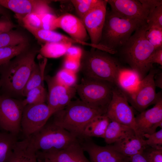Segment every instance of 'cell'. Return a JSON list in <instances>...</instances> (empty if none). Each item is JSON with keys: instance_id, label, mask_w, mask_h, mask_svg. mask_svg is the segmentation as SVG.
I'll use <instances>...</instances> for the list:
<instances>
[{"instance_id": "17", "label": "cell", "mask_w": 162, "mask_h": 162, "mask_svg": "<svg viewBox=\"0 0 162 162\" xmlns=\"http://www.w3.org/2000/svg\"><path fill=\"white\" fill-rule=\"evenodd\" d=\"M106 1L113 11L130 19L146 22L148 13L139 0Z\"/></svg>"}, {"instance_id": "38", "label": "cell", "mask_w": 162, "mask_h": 162, "mask_svg": "<svg viewBox=\"0 0 162 162\" xmlns=\"http://www.w3.org/2000/svg\"><path fill=\"white\" fill-rule=\"evenodd\" d=\"M41 21V28L53 31L57 28V17L52 13H48L39 16Z\"/></svg>"}, {"instance_id": "46", "label": "cell", "mask_w": 162, "mask_h": 162, "mask_svg": "<svg viewBox=\"0 0 162 162\" xmlns=\"http://www.w3.org/2000/svg\"><path fill=\"white\" fill-rule=\"evenodd\" d=\"M129 161L130 162H148L145 152L130 156L129 157Z\"/></svg>"}, {"instance_id": "4", "label": "cell", "mask_w": 162, "mask_h": 162, "mask_svg": "<svg viewBox=\"0 0 162 162\" xmlns=\"http://www.w3.org/2000/svg\"><path fill=\"white\" fill-rule=\"evenodd\" d=\"M106 110L90 105L81 100L71 101L64 109L52 115V121L80 140L88 122L97 116L105 114Z\"/></svg>"}, {"instance_id": "1", "label": "cell", "mask_w": 162, "mask_h": 162, "mask_svg": "<svg viewBox=\"0 0 162 162\" xmlns=\"http://www.w3.org/2000/svg\"><path fill=\"white\" fill-rule=\"evenodd\" d=\"M146 22L126 17L111 10L106 11L101 38L98 44L103 51L116 54L132 33Z\"/></svg>"}, {"instance_id": "36", "label": "cell", "mask_w": 162, "mask_h": 162, "mask_svg": "<svg viewBox=\"0 0 162 162\" xmlns=\"http://www.w3.org/2000/svg\"><path fill=\"white\" fill-rule=\"evenodd\" d=\"M146 145L151 148L162 149V128L159 130L150 134L143 136Z\"/></svg>"}, {"instance_id": "41", "label": "cell", "mask_w": 162, "mask_h": 162, "mask_svg": "<svg viewBox=\"0 0 162 162\" xmlns=\"http://www.w3.org/2000/svg\"><path fill=\"white\" fill-rule=\"evenodd\" d=\"M80 60L66 57L64 62V68L76 73L80 69Z\"/></svg>"}, {"instance_id": "9", "label": "cell", "mask_w": 162, "mask_h": 162, "mask_svg": "<svg viewBox=\"0 0 162 162\" xmlns=\"http://www.w3.org/2000/svg\"><path fill=\"white\" fill-rule=\"evenodd\" d=\"M158 70L151 69L140 81L135 91L132 94L126 95L128 101L133 108L140 112L149 106L155 104L161 95L157 94L154 82V77Z\"/></svg>"}, {"instance_id": "23", "label": "cell", "mask_w": 162, "mask_h": 162, "mask_svg": "<svg viewBox=\"0 0 162 162\" xmlns=\"http://www.w3.org/2000/svg\"><path fill=\"white\" fill-rule=\"evenodd\" d=\"M36 0H0V5L13 11L18 19L22 20L32 13Z\"/></svg>"}, {"instance_id": "48", "label": "cell", "mask_w": 162, "mask_h": 162, "mask_svg": "<svg viewBox=\"0 0 162 162\" xmlns=\"http://www.w3.org/2000/svg\"><path fill=\"white\" fill-rule=\"evenodd\" d=\"M43 162H56L54 160L47 158H43L40 159Z\"/></svg>"}, {"instance_id": "39", "label": "cell", "mask_w": 162, "mask_h": 162, "mask_svg": "<svg viewBox=\"0 0 162 162\" xmlns=\"http://www.w3.org/2000/svg\"><path fill=\"white\" fill-rule=\"evenodd\" d=\"M49 2L44 0H36L32 12L39 16L48 13H51Z\"/></svg>"}, {"instance_id": "10", "label": "cell", "mask_w": 162, "mask_h": 162, "mask_svg": "<svg viewBox=\"0 0 162 162\" xmlns=\"http://www.w3.org/2000/svg\"><path fill=\"white\" fill-rule=\"evenodd\" d=\"M24 106L22 100L0 96V127L17 136L21 131V121Z\"/></svg>"}, {"instance_id": "5", "label": "cell", "mask_w": 162, "mask_h": 162, "mask_svg": "<svg viewBox=\"0 0 162 162\" xmlns=\"http://www.w3.org/2000/svg\"><path fill=\"white\" fill-rule=\"evenodd\" d=\"M122 67L117 58L106 52L93 47L89 51H82L80 69L84 77L114 85Z\"/></svg>"}, {"instance_id": "40", "label": "cell", "mask_w": 162, "mask_h": 162, "mask_svg": "<svg viewBox=\"0 0 162 162\" xmlns=\"http://www.w3.org/2000/svg\"><path fill=\"white\" fill-rule=\"evenodd\" d=\"M151 148L145 152L148 162H162V149Z\"/></svg>"}, {"instance_id": "31", "label": "cell", "mask_w": 162, "mask_h": 162, "mask_svg": "<svg viewBox=\"0 0 162 162\" xmlns=\"http://www.w3.org/2000/svg\"><path fill=\"white\" fill-rule=\"evenodd\" d=\"M27 43V40L19 32L11 30L0 34V48Z\"/></svg>"}, {"instance_id": "26", "label": "cell", "mask_w": 162, "mask_h": 162, "mask_svg": "<svg viewBox=\"0 0 162 162\" xmlns=\"http://www.w3.org/2000/svg\"><path fill=\"white\" fill-rule=\"evenodd\" d=\"M17 141V136L0 132V162H7Z\"/></svg>"}, {"instance_id": "33", "label": "cell", "mask_w": 162, "mask_h": 162, "mask_svg": "<svg viewBox=\"0 0 162 162\" xmlns=\"http://www.w3.org/2000/svg\"><path fill=\"white\" fill-rule=\"evenodd\" d=\"M99 0H72L71 2L82 20L84 16L98 2Z\"/></svg>"}, {"instance_id": "19", "label": "cell", "mask_w": 162, "mask_h": 162, "mask_svg": "<svg viewBox=\"0 0 162 162\" xmlns=\"http://www.w3.org/2000/svg\"><path fill=\"white\" fill-rule=\"evenodd\" d=\"M114 148L122 155L130 157L143 153L148 147L145 139L135 133L126 136L111 145Z\"/></svg>"}, {"instance_id": "37", "label": "cell", "mask_w": 162, "mask_h": 162, "mask_svg": "<svg viewBox=\"0 0 162 162\" xmlns=\"http://www.w3.org/2000/svg\"><path fill=\"white\" fill-rule=\"evenodd\" d=\"M22 21L24 27L30 32L41 28L40 17L34 13L27 15Z\"/></svg>"}, {"instance_id": "45", "label": "cell", "mask_w": 162, "mask_h": 162, "mask_svg": "<svg viewBox=\"0 0 162 162\" xmlns=\"http://www.w3.org/2000/svg\"><path fill=\"white\" fill-rule=\"evenodd\" d=\"M15 27L8 19L4 17L0 19V34L10 31Z\"/></svg>"}, {"instance_id": "15", "label": "cell", "mask_w": 162, "mask_h": 162, "mask_svg": "<svg viewBox=\"0 0 162 162\" xmlns=\"http://www.w3.org/2000/svg\"><path fill=\"white\" fill-rule=\"evenodd\" d=\"M82 148L88 154L91 162H128L129 158L116 150L111 145L98 146L89 138L80 140Z\"/></svg>"}, {"instance_id": "22", "label": "cell", "mask_w": 162, "mask_h": 162, "mask_svg": "<svg viewBox=\"0 0 162 162\" xmlns=\"http://www.w3.org/2000/svg\"><path fill=\"white\" fill-rule=\"evenodd\" d=\"M110 121L106 114L94 117L85 126L82 132V139L92 137L104 138Z\"/></svg>"}, {"instance_id": "43", "label": "cell", "mask_w": 162, "mask_h": 162, "mask_svg": "<svg viewBox=\"0 0 162 162\" xmlns=\"http://www.w3.org/2000/svg\"><path fill=\"white\" fill-rule=\"evenodd\" d=\"M152 67L153 63H157L162 66V47L155 49L151 55L148 61Z\"/></svg>"}, {"instance_id": "42", "label": "cell", "mask_w": 162, "mask_h": 162, "mask_svg": "<svg viewBox=\"0 0 162 162\" xmlns=\"http://www.w3.org/2000/svg\"><path fill=\"white\" fill-rule=\"evenodd\" d=\"M148 14L157 7L162 5V0H139Z\"/></svg>"}, {"instance_id": "8", "label": "cell", "mask_w": 162, "mask_h": 162, "mask_svg": "<svg viewBox=\"0 0 162 162\" xmlns=\"http://www.w3.org/2000/svg\"><path fill=\"white\" fill-rule=\"evenodd\" d=\"M129 103L125 94L114 85L112 98L107 107L106 114L111 121L131 128L138 135L134 110Z\"/></svg>"}, {"instance_id": "35", "label": "cell", "mask_w": 162, "mask_h": 162, "mask_svg": "<svg viewBox=\"0 0 162 162\" xmlns=\"http://www.w3.org/2000/svg\"><path fill=\"white\" fill-rule=\"evenodd\" d=\"M146 22L148 28L152 27L162 28V5L155 8L148 14Z\"/></svg>"}, {"instance_id": "18", "label": "cell", "mask_w": 162, "mask_h": 162, "mask_svg": "<svg viewBox=\"0 0 162 162\" xmlns=\"http://www.w3.org/2000/svg\"><path fill=\"white\" fill-rule=\"evenodd\" d=\"M57 28H60L71 38L77 40L86 42L88 38L86 30L81 20L75 16L65 14L57 19Z\"/></svg>"}, {"instance_id": "16", "label": "cell", "mask_w": 162, "mask_h": 162, "mask_svg": "<svg viewBox=\"0 0 162 162\" xmlns=\"http://www.w3.org/2000/svg\"><path fill=\"white\" fill-rule=\"evenodd\" d=\"M79 140L62 150L52 152L36 153L37 158H47L56 162H91L85 156Z\"/></svg>"}, {"instance_id": "20", "label": "cell", "mask_w": 162, "mask_h": 162, "mask_svg": "<svg viewBox=\"0 0 162 162\" xmlns=\"http://www.w3.org/2000/svg\"><path fill=\"white\" fill-rule=\"evenodd\" d=\"M141 80L136 71L122 67L117 74L114 85L128 95L135 91Z\"/></svg>"}, {"instance_id": "14", "label": "cell", "mask_w": 162, "mask_h": 162, "mask_svg": "<svg viewBox=\"0 0 162 162\" xmlns=\"http://www.w3.org/2000/svg\"><path fill=\"white\" fill-rule=\"evenodd\" d=\"M135 121L137 135L143 138L144 135L155 132L158 128H162L161 95L152 108L140 112L136 116Z\"/></svg>"}, {"instance_id": "2", "label": "cell", "mask_w": 162, "mask_h": 162, "mask_svg": "<svg viewBox=\"0 0 162 162\" xmlns=\"http://www.w3.org/2000/svg\"><path fill=\"white\" fill-rule=\"evenodd\" d=\"M147 28L146 23L138 28L116 53L122 60L139 74L141 80L153 68L148 61L155 50L145 37Z\"/></svg>"}, {"instance_id": "34", "label": "cell", "mask_w": 162, "mask_h": 162, "mask_svg": "<svg viewBox=\"0 0 162 162\" xmlns=\"http://www.w3.org/2000/svg\"><path fill=\"white\" fill-rule=\"evenodd\" d=\"M147 27L145 33L146 39L155 49L162 47V28L152 27L148 28Z\"/></svg>"}, {"instance_id": "25", "label": "cell", "mask_w": 162, "mask_h": 162, "mask_svg": "<svg viewBox=\"0 0 162 162\" xmlns=\"http://www.w3.org/2000/svg\"><path fill=\"white\" fill-rule=\"evenodd\" d=\"M37 39L46 42H59L78 44L83 45L84 43L77 40L53 31L41 28L30 32Z\"/></svg>"}, {"instance_id": "12", "label": "cell", "mask_w": 162, "mask_h": 162, "mask_svg": "<svg viewBox=\"0 0 162 162\" xmlns=\"http://www.w3.org/2000/svg\"><path fill=\"white\" fill-rule=\"evenodd\" d=\"M106 0H99L97 4L82 18V21L91 40L98 45L100 41L106 11Z\"/></svg>"}, {"instance_id": "3", "label": "cell", "mask_w": 162, "mask_h": 162, "mask_svg": "<svg viewBox=\"0 0 162 162\" xmlns=\"http://www.w3.org/2000/svg\"><path fill=\"white\" fill-rule=\"evenodd\" d=\"M36 51H26L0 66V80L4 95L22 96L25 86L36 64Z\"/></svg>"}, {"instance_id": "47", "label": "cell", "mask_w": 162, "mask_h": 162, "mask_svg": "<svg viewBox=\"0 0 162 162\" xmlns=\"http://www.w3.org/2000/svg\"><path fill=\"white\" fill-rule=\"evenodd\" d=\"M156 79H154V82L156 86L160 88H162V74L160 73L156 75Z\"/></svg>"}, {"instance_id": "21", "label": "cell", "mask_w": 162, "mask_h": 162, "mask_svg": "<svg viewBox=\"0 0 162 162\" xmlns=\"http://www.w3.org/2000/svg\"><path fill=\"white\" fill-rule=\"evenodd\" d=\"M7 162H38L36 153L30 147L27 138L17 141Z\"/></svg>"}, {"instance_id": "13", "label": "cell", "mask_w": 162, "mask_h": 162, "mask_svg": "<svg viewBox=\"0 0 162 162\" xmlns=\"http://www.w3.org/2000/svg\"><path fill=\"white\" fill-rule=\"evenodd\" d=\"M48 85V105L53 115L67 106L75 96L76 91L74 87H68L58 82L54 77H44Z\"/></svg>"}, {"instance_id": "29", "label": "cell", "mask_w": 162, "mask_h": 162, "mask_svg": "<svg viewBox=\"0 0 162 162\" xmlns=\"http://www.w3.org/2000/svg\"><path fill=\"white\" fill-rule=\"evenodd\" d=\"M27 46V43L0 48V66L8 62L14 57L25 52Z\"/></svg>"}, {"instance_id": "27", "label": "cell", "mask_w": 162, "mask_h": 162, "mask_svg": "<svg viewBox=\"0 0 162 162\" xmlns=\"http://www.w3.org/2000/svg\"><path fill=\"white\" fill-rule=\"evenodd\" d=\"M72 44L70 43L46 42L41 48L40 52L45 57L57 58L65 54Z\"/></svg>"}, {"instance_id": "30", "label": "cell", "mask_w": 162, "mask_h": 162, "mask_svg": "<svg viewBox=\"0 0 162 162\" xmlns=\"http://www.w3.org/2000/svg\"><path fill=\"white\" fill-rule=\"evenodd\" d=\"M25 97V98L22 100L24 106L27 105L45 103L47 95L45 89L42 85L30 90Z\"/></svg>"}, {"instance_id": "49", "label": "cell", "mask_w": 162, "mask_h": 162, "mask_svg": "<svg viewBox=\"0 0 162 162\" xmlns=\"http://www.w3.org/2000/svg\"><path fill=\"white\" fill-rule=\"evenodd\" d=\"M1 81L0 80V88H1Z\"/></svg>"}, {"instance_id": "32", "label": "cell", "mask_w": 162, "mask_h": 162, "mask_svg": "<svg viewBox=\"0 0 162 162\" xmlns=\"http://www.w3.org/2000/svg\"><path fill=\"white\" fill-rule=\"evenodd\" d=\"M58 83L68 87H74L76 84V73L63 68L59 71L53 77Z\"/></svg>"}, {"instance_id": "28", "label": "cell", "mask_w": 162, "mask_h": 162, "mask_svg": "<svg viewBox=\"0 0 162 162\" xmlns=\"http://www.w3.org/2000/svg\"><path fill=\"white\" fill-rule=\"evenodd\" d=\"M44 69L43 65L36 64L25 86L22 96L25 97L30 90L42 85L44 79Z\"/></svg>"}, {"instance_id": "7", "label": "cell", "mask_w": 162, "mask_h": 162, "mask_svg": "<svg viewBox=\"0 0 162 162\" xmlns=\"http://www.w3.org/2000/svg\"><path fill=\"white\" fill-rule=\"evenodd\" d=\"M115 85L104 81L84 77L74 86L80 100L90 105L106 109Z\"/></svg>"}, {"instance_id": "11", "label": "cell", "mask_w": 162, "mask_h": 162, "mask_svg": "<svg viewBox=\"0 0 162 162\" xmlns=\"http://www.w3.org/2000/svg\"><path fill=\"white\" fill-rule=\"evenodd\" d=\"M52 115L45 103L25 106L21 121V131L25 138L29 137L42 128Z\"/></svg>"}, {"instance_id": "50", "label": "cell", "mask_w": 162, "mask_h": 162, "mask_svg": "<svg viewBox=\"0 0 162 162\" xmlns=\"http://www.w3.org/2000/svg\"><path fill=\"white\" fill-rule=\"evenodd\" d=\"M0 6H1L0 5Z\"/></svg>"}, {"instance_id": "6", "label": "cell", "mask_w": 162, "mask_h": 162, "mask_svg": "<svg viewBox=\"0 0 162 162\" xmlns=\"http://www.w3.org/2000/svg\"><path fill=\"white\" fill-rule=\"evenodd\" d=\"M27 138L36 153H50L62 150L79 140L52 121L47 123Z\"/></svg>"}, {"instance_id": "24", "label": "cell", "mask_w": 162, "mask_h": 162, "mask_svg": "<svg viewBox=\"0 0 162 162\" xmlns=\"http://www.w3.org/2000/svg\"><path fill=\"white\" fill-rule=\"evenodd\" d=\"M134 133H135V131L131 128L111 121L107 126L104 139L107 144L110 145Z\"/></svg>"}, {"instance_id": "44", "label": "cell", "mask_w": 162, "mask_h": 162, "mask_svg": "<svg viewBox=\"0 0 162 162\" xmlns=\"http://www.w3.org/2000/svg\"><path fill=\"white\" fill-rule=\"evenodd\" d=\"M82 51L80 47L74 46H70L68 49L65 54L66 57L80 60Z\"/></svg>"}]
</instances>
